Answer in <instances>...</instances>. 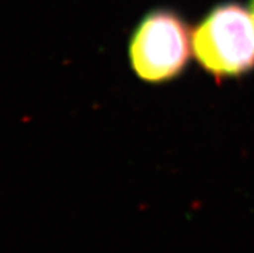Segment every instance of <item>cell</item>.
<instances>
[{"label":"cell","instance_id":"6da1fadb","mask_svg":"<svg viewBox=\"0 0 254 253\" xmlns=\"http://www.w3.org/2000/svg\"><path fill=\"white\" fill-rule=\"evenodd\" d=\"M192 53L217 81L240 78L254 69V18L248 6L217 4L192 30Z\"/></svg>","mask_w":254,"mask_h":253},{"label":"cell","instance_id":"7a4b0ae2","mask_svg":"<svg viewBox=\"0 0 254 253\" xmlns=\"http://www.w3.org/2000/svg\"><path fill=\"white\" fill-rule=\"evenodd\" d=\"M129 61L143 82L161 84L180 77L192 53V30L171 8H156L142 17L129 40Z\"/></svg>","mask_w":254,"mask_h":253},{"label":"cell","instance_id":"3957f363","mask_svg":"<svg viewBox=\"0 0 254 253\" xmlns=\"http://www.w3.org/2000/svg\"><path fill=\"white\" fill-rule=\"evenodd\" d=\"M248 8H249V10H251L252 16H253V18H254V0H249Z\"/></svg>","mask_w":254,"mask_h":253}]
</instances>
